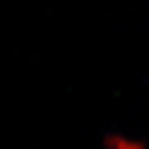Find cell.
<instances>
[{"label":"cell","instance_id":"1","mask_svg":"<svg viewBox=\"0 0 149 149\" xmlns=\"http://www.w3.org/2000/svg\"><path fill=\"white\" fill-rule=\"evenodd\" d=\"M99 149H148V143L140 136L110 132L102 137Z\"/></svg>","mask_w":149,"mask_h":149}]
</instances>
